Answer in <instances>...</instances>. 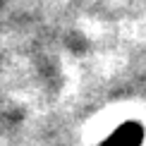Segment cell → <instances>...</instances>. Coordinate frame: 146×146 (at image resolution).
Here are the masks:
<instances>
[{
	"label": "cell",
	"instance_id": "cell-1",
	"mask_svg": "<svg viewBox=\"0 0 146 146\" xmlns=\"http://www.w3.org/2000/svg\"><path fill=\"white\" fill-rule=\"evenodd\" d=\"M139 144V132L134 127H127L125 132H120L117 137H113V141L108 146H137Z\"/></svg>",
	"mask_w": 146,
	"mask_h": 146
}]
</instances>
